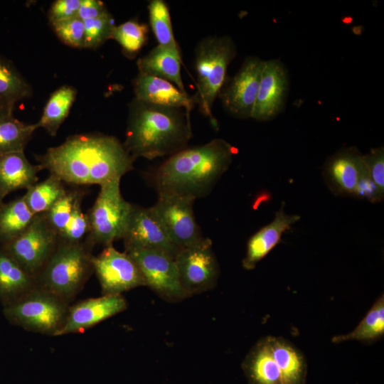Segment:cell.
<instances>
[{
  "label": "cell",
  "mask_w": 384,
  "mask_h": 384,
  "mask_svg": "<svg viewBox=\"0 0 384 384\" xmlns=\"http://www.w3.org/2000/svg\"><path fill=\"white\" fill-rule=\"evenodd\" d=\"M236 54V45L228 36L206 37L194 50L195 103L215 128H218V122L212 113L213 106L227 81L228 66Z\"/></svg>",
  "instance_id": "obj_4"
},
{
  "label": "cell",
  "mask_w": 384,
  "mask_h": 384,
  "mask_svg": "<svg viewBox=\"0 0 384 384\" xmlns=\"http://www.w3.org/2000/svg\"><path fill=\"white\" fill-rule=\"evenodd\" d=\"M92 262L104 295L121 294L146 285L133 259L127 252L117 251L112 245L105 246L102 252L93 256Z\"/></svg>",
  "instance_id": "obj_13"
},
{
  "label": "cell",
  "mask_w": 384,
  "mask_h": 384,
  "mask_svg": "<svg viewBox=\"0 0 384 384\" xmlns=\"http://www.w3.org/2000/svg\"><path fill=\"white\" fill-rule=\"evenodd\" d=\"M127 306L121 294L87 299L68 308L65 322L55 336L81 333L124 311Z\"/></svg>",
  "instance_id": "obj_16"
},
{
  "label": "cell",
  "mask_w": 384,
  "mask_h": 384,
  "mask_svg": "<svg viewBox=\"0 0 384 384\" xmlns=\"http://www.w3.org/2000/svg\"><path fill=\"white\" fill-rule=\"evenodd\" d=\"M147 8L150 26L158 46L181 54L174 35L167 4L163 0H151Z\"/></svg>",
  "instance_id": "obj_31"
},
{
  "label": "cell",
  "mask_w": 384,
  "mask_h": 384,
  "mask_svg": "<svg viewBox=\"0 0 384 384\" xmlns=\"http://www.w3.org/2000/svg\"><path fill=\"white\" fill-rule=\"evenodd\" d=\"M81 0H56L51 4L48 17L50 23L77 16Z\"/></svg>",
  "instance_id": "obj_38"
},
{
  "label": "cell",
  "mask_w": 384,
  "mask_h": 384,
  "mask_svg": "<svg viewBox=\"0 0 384 384\" xmlns=\"http://www.w3.org/2000/svg\"><path fill=\"white\" fill-rule=\"evenodd\" d=\"M242 368L249 384H282L281 371L272 356L267 336L252 348Z\"/></svg>",
  "instance_id": "obj_24"
},
{
  "label": "cell",
  "mask_w": 384,
  "mask_h": 384,
  "mask_svg": "<svg viewBox=\"0 0 384 384\" xmlns=\"http://www.w3.org/2000/svg\"><path fill=\"white\" fill-rule=\"evenodd\" d=\"M14 106H11L6 102L0 100V118L13 114Z\"/></svg>",
  "instance_id": "obj_40"
},
{
  "label": "cell",
  "mask_w": 384,
  "mask_h": 384,
  "mask_svg": "<svg viewBox=\"0 0 384 384\" xmlns=\"http://www.w3.org/2000/svg\"><path fill=\"white\" fill-rule=\"evenodd\" d=\"M284 208L283 203L274 220L248 240L246 255L242 260V267L245 270H253L280 242L282 235L300 220L299 215L287 214Z\"/></svg>",
  "instance_id": "obj_19"
},
{
  "label": "cell",
  "mask_w": 384,
  "mask_h": 384,
  "mask_svg": "<svg viewBox=\"0 0 384 384\" xmlns=\"http://www.w3.org/2000/svg\"><path fill=\"white\" fill-rule=\"evenodd\" d=\"M38 128L37 123L26 124L13 114L0 118V154L23 151L33 133Z\"/></svg>",
  "instance_id": "obj_30"
},
{
  "label": "cell",
  "mask_w": 384,
  "mask_h": 384,
  "mask_svg": "<svg viewBox=\"0 0 384 384\" xmlns=\"http://www.w3.org/2000/svg\"><path fill=\"white\" fill-rule=\"evenodd\" d=\"M108 11L105 4L99 0H81L77 16L82 21L101 16Z\"/></svg>",
  "instance_id": "obj_39"
},
{
  "label": "cell",
  "mask_w": 384,
  "mask_h": 384,
  "mask_svg": "<svg viewBox=\"0 0 384 384\" xmlns=\"http://www.w3.org/2000/svg\"><path fill=\"white\" fill-rule=\"evenodd\" d=\"M366 172L363 155L354 146L343 148L328 159L323 176L329 190L336 196L353 197Z\"/></svg>",
  "instance_id": "obj_17"
},
{
  "label": "cell",
  "mask_w": 384,
  "mask_h": 384,
  "mask_svg": "<svg viewBox=\"0 0 384 384\" xmlns=\"http://www.w3.org/2000/svg\"><path fill=\"white\" fill-rule=\"evenodd\" d=\"M235 152L227 141L214 139L169 156L153 176L158 194L195 200L208 196L228 169Z\"/></svg>",
  "instance_id": "obj_2"
},
{
  "label": "cell",
  "mask_w": 384,
  "mask_h": 384,
  "mask_svg": "<svg viewBox=\"0 0 384 384\" xmlns=\"http://www.w3.org/2000/svg\"><path fill=\"white\" fill-rule=\"evenodd\" d=\"M120 180L100 186L98 196L87 212L88 232L85 240L90 247L105 246L122 239L132 204L122 197Z\"/></svg>",
  "instance_id": "obj_7"
},
{
  "label": "cell",
  "mask_w": 384,
  "mask_h": 384,
  "mask_svg": "<svg viewBox=\"0 0 384 384\" xmlns=\"http://www.w3.org/2000/svg\"><path fill=\"white\" fill-rule=\"evenodd\" d=\"M4 203H3V198L2 196H1L0 194V208L1 207L3 206Z\"/></svg>",
  "instance_id": "obj_41"
},
{
  "label": "cell",
  "mask_w": 384,
  "mask_h": 384,
  "mask_svg": "<svg viewBox=\"0 0 384 384\" xmlns=\"http://www.w3.org/2000/svg\"><path fill=\"white\" fill-rule=\"evenodd\" d=\"M58 233L45 214H36L29 227L9 243L1 245L31 276L36 278L54 252Z\"/></svg>",
  "instance_id": "obj_8"
},
{
  "label": "cell",
  "mask_w": 384,
  "mask_h": 384,
  "mask_svg": "<svg viewBox=\"0 0 384 384\" xmlns=\"http://www.w3.org/2000/svg\"><path fill=\"white\" fill-rule=\"evenodd\" d=\"M272 356L282 374V384H305L307 363L303 353L291 342L267 336Z\"/></svg>",
  "instance_id": "obj_22"
},
{
  "label": "cell",
  "mask_w": 384,
  "mask_h": 384,
  "mask_svg": "<svg viewBox=\"0 0 384 384\" xmlns=\"http://www.w3.org/2000/svg\"><path fill=\"white\" fill-rule=\"evenodd\" d=\"M84 191L80 188L66 190L65 194L50 209L44 213L48 223L58 236L69 221L77 198L84 193Z\"/></svg>",
  "instance_id": "obj_33"
},
{
  "label": "cell",
  "mask_w": 384,
  "mask_h": 384,
  "mask_svg": "<svg viewBox=\"0 0 384 384\" xmlns=\"http://www.w3.org/2000/svg\"><path fill=\"white\" fill-rule=\"evenodd\" d=\"M38 286L36 278L28 274L0 246V302L8 305Z\"/></svg>",
  "instance_id": "obj_21"
},
{
  "label": "cell",
  "mask_w": 384,
  "mask_h": 384,
  "mask_svg": "<svg viewBox=\"0 0 384 384\" xmlns=\"http://www.w3.org/2000/svg\"><path fill=\"white\" fill-rule=\"evenodd\" d=\"M32 87L14 63L0 56V100L14 106L32 95Z\"/></svg>",
  "instance_id": "obj_29"
},
{
  "label": "cell",
  "mask_w": 384,
  "mask_h": 384,
  "mask_svg": "<svg viewBox=\"0 0 384 384\" xmlns=\"http://www.w3.org/2000/svg\"><path fill=\"white\" fill-rule=\"evenodd\" d=\"M367 172L381 195L384 196V149L383 146L371 149L363 155Z\"/></svg>",
  "instance_id": "obj_37"
},
{
  "label": "cell",
  "mask_w": 384,
  "mask_h": 384,
  "mask_svg": "<svg viewBox=\"0 0 384 384\" xmlns=\"http://www.w3.org/2000/svg\"><path fill=\"white\" fill-rule=\"evenodd\" d=\"M264 60L247 56L238 73L226 81L218 97L225 110L239 119L251 118L259 90Z\"/></svg>",
  "instance_id": "obj_12"
},
{
  "label": "cell",
  "mask_w": 384,
  "mask_h": 384,
  "mask_svg": "<svg viewBox=\"0 0 384 384\" xmlns=\"http://www.w3.org/2000/svg\"><path fill=\"white\" fill-rule=\"evenodd\" d=\"M84 193L76 200L71 216L65 229L59 235V240L68 242H82L83 237L88 232V221L87 215L82 210V201Z\"/></svg>",
  "instance_id": "obj_36"
},
{
  "label": "cell",
  "mask_w": 384,
  "mask_h": 384,
  "mask_svg": "<svg viewBox=\"0 0 384 384\" xmlns=\"http://www.w3.org/2000/svg\"><path fill=\"white\" fill-rule=\"evenodd\" d=\"M139 73L169 81L186 92L181 77V55L171 50L156 46L137 61Z\"/></svg>",
  "instance_id": "obj_23"
},
{
  "label": "cell",
  "mask_w": 384,
  "mask_h": 384,
  "mask_svg": "<svg viewBox=\"0 0 384 384\" xmlns=\"http://www.w3.org/2000/svg\"><path fill=\"white\" fill-rule=\"evenodd\" d=\"M174 260L181 286L188 296L215 287L220 270L210 239L203 238L181 248Z\"/></svg>",
  "instance_id": "obj_9"
},
{
  "label": "cell",
  "mask_w": 384,
  "mask_h": 384,
  "mask_svg": "<svg viewBox=\"0 0 384 384\" xmlns=\"http://www.w3.org/2000/svg\"><path fill=\"white\" fill-rule=\"evenodd\" d=\"M68 302L37 286L16 301L4 306L3 312L12 324L47 335L55 336L68 311Z\"/></svg>",
  "instance_id": "obj_6"
},
{
  "label": "cell",
  "mask_w": 384,
  "mask_h": 384,
  "mask_svg": "<svg viewBox=\"0 0 384 384\" xmlns=\"http://www.w3.org/2000/svg\"><path fill=\"white\" fill-rule=\"evenodd\" d=\"M58 38L67 46L85 48L84 22L78 16L50 23Z\"/></svg>",
  "instance_id": "obj_35"
},
{
  "label": "cell",
  "mask_w": 384,
  "mask_h": 384,
  "mask_svg": "<svg viewBox=\"0 0 384 384\" xmlns=\"http://www.w3.org/2000/svg\"><path fill=\"white\" fill-rule=\"evenodd\" d=\"M125 252L137 265L146 285L162 298L176 302L188 297L181 286L173 257L152 249H129Z\"/></svg>",
  "instance_id": "obj_11"
},
{
  "label": "cell",
  "mask_w": 384,
  "mask_h": 384,
  "mask_svg": "<svg viewBox=\"0 0 384 384\" xmlns=\"http://www.w3.org/2000/svg\"><path fill=\"white\" fill-rule=\"evenodd\" d=\"M134 98L160 106L184 108L191 113L196 105L193 96L164 79L138 73L133 82Z\"/></svg>",
  "instance_id": "obj_18"
},
{
  "label": "cell",
  "mask_w": 384,
  "mask_h": 384,
  "mask_svg": "<svg viewBox=\"0 0 384 384\" xmlns=\"http://www.w3.org/2000/svg\"><path fill=\"white\" fill-rule=\"evenodd\" d=\"M384 335V296L381 294L358 326L350 333L332 338L333 343L347 341L372 342Z\"/></svg>",
  "instance_id": "obj_27"
},
{
  "label": "cell",
  "mask_w": 384,
  "mask_h": 384,
  "mask_svg": "<svg viewBox=\"0 0 384 384\" xmlns=\"http://www.w3.org/2000/svg\"><path fill=\"white\" fill-rule=\"evenodd\" d=\"M289 89V75L279 59L264 60L259 90L251 118L267 122L284 109Z\"/></svg>",
  "instance_id": "obj_15"
},
{
  "label": "cell",
  "mask_w": 384,
  "mask_h": 384,
  "mask_svg": "<svg viewBox=\"0 0 384 384\" xmlns=\"http://www.w3.org/2000/svg\"><path fill=\"white\" fill-rule=\"evenodd\" d=\"M191 113L184 108L131 102L123 143L134 158L171 156L187 147L192 137Z\"/></svg>",
  "instance_id": "obj_3"
},
{
  "label": "cell",
  "mask_w": 384,
  "mask_h": 384,
  "mask_svg": "<svg viewBox=\"0 0 384 384\" xmlns=\"http://www.w3.org/2000/svg\"><path fill=\"white\" fill-rule=\"evenodd\" d=\"M35 214L28 207L23 196L0 208V244L6 245L22 234L32 223Z\"/></svg>",
  "instance_id": "obj_25"
},
{
  "label": "cell",
  "mask_w": 384,
  "mask_h": 384,
  "mask_svg": "<svg viewBox=\"0 0 384 384\" xmlns=\"http://www.w3.org/2000/svg\"><path fill=\"white\" fill-rule=\"evenodd\" d=\"M64 183L50 174L45 181L36 183L23 196L28 207L35 215L46 213L65 194Z\"/></svg>",
  "instance_id": "obj_28"
},
{
  "label": "cell",
  "mask_w": 384,
  "mask_h": 384,
  "mask_svg": "<svg viewBox=\"0 0 384 384\" xmlns=\"http://www.w3.org/2000/svg\"><path fill=\"white\" fill-rule=\"evenodd\" d=\"M85 25V48L95 49L111 38L115 26L112 15L107 12L95 18L83 21Z\"/></svg>",
  "instance_id": "obj_34"
},
{
  "label": "cell",
  "mask_w": 384,
  "mask_h": 384,
  "mask_svg": "<svg viewBox=\"0 0 384 384\" xmlns=\"http://www.w3.org/2000/svg\"><path fill=\"white\" fill-rule=\"evenodd\" d=\"M122 239L126 250L135 248L157 250L175 258L181 249L171 240L150 208L134 204Z\"/></svg>",
  "instance_id": "obj_14"
},
{
  "label": "cell",
  "mask_w": 384,
  "mask_h": 384,
  "mask_svg": "<svg viewBox=\"0 0 384 384\" xmlns=\"http://www.w3.org/2000/svg\"><path fill=\"white\" fill-rule=\"evenodd\" d=\"M151 210L171 240L179 248L194 245L203 237L193 213L195 199L176 195L158 194Z\"/></svg>",
  "instance_id": "obj_10"
},
{
  "label": "cell",
  "mask_w": 384,
  "mask_h": 384,
  "mask_svg": "<svg viewBox=\"0 0 384 384\" xmlns=\"http://www.w3.org/2000/svg\"><path fill=\"white\" fill-rule=\"evenodd\" d=\"M43 169L33 165L23 151L0 154V194L4 198L18 189H28L38 183V174Z\"/></svg>",
  "instance_id": "obj_20"
},
{
  "label": "cell",
  "mask_w": 384,
  "mask_h": 384,
  "mask_svg": "<svg viewBox=\"0 0 384 384\" xmlns=\"http://www.w3.org/2000/svg\"><path fill=\"white\" fill-rule=\"evenodd\" d=\"M36 159L63 183L100 186L121 179L136 159L117 137L100 133L70 136Z\"/></svg>",
  "instance_id": "obj_1"
},
{
  "label": "cell",
  "mask_w": 384,
  "mask_h": 384,
  "mask_svg": "<svg viewBox=\"0 0 384 384\" xmlns=\"http://www.w3.org/2000/svg\"><path fill=\"white\" fill-rule=\"evenodd\" d=\"M77 91L70 85H63L51 94L37 122L50 136H55L63 121L68 117L75 100Z\"/></svg>",
  "instance_id": "obj_26"
},
{
  "label": "cell",
  "mask_w": 384,
  "mask_h": 384,
  "mask_svg": "<svg viewBox=\"0 0 384 384\" xmlns=\"http://www.w3.org/2000/svg\"><path fill=\"white\" fill-rule=\"evenodd\" d=\"M92 249L85 241L68 242L59 240L36 277L38 286L68 302L93 271Z\"/></svg>",
  "instance_id": "obj_5"
},
{
  "label": "cell",
  "mask_w": 384,
  "mask_h": 384,
  "mask_svg": "<svg viewBox=\"0 0 384 384\" xmlns=\"http://www.w3.org/2000/svg\"><path fill=\"white\" fill-rule=\"evenodd\" d=\"M148 31L145 23L129 20L114 27L111 38L122 46L124 55L134 58L146 43Z\"/></svg>",
  "instance_id": "obj_32"
}]
</instances>
